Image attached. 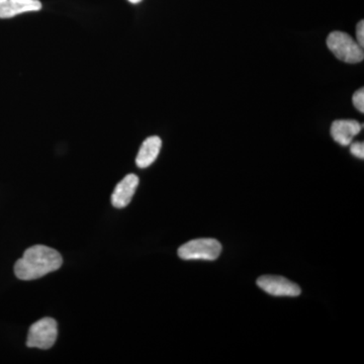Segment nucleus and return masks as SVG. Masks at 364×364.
Returning a JSON list of instances; mask_svg holds the SVG:
<instances>
[{
	"mask_svg": "<svg viewBox=\"0 0 364 364\" xmlns=\"http://www.w3.org/2000/svg\"><path fill=\"white\" fill-rule=\"evenodd\" d=\"M40 0H6L0 4V18H9L18 14L42 9Z\"/></svg>",
	"mask_w": 364,
	"mask_h": 364,
	"instance_id": "8",
	"label": "nucleus"
},
{
	"mask_svg": "<svg viewBox=\"0 0 364 364\" xmlns=\"http://www.w3.org/2000/svg\"><path fill=\"white\" fill-rule=\"evenodd\" d=\"M139 186V177L128 174L119 182L112 195V203L117 208H126L131 203Z\"/></svg>",
	"mask_w": 364,
	"mask_h": 364,
	"instance_id": "6",
	"label": "nucleus"
},
{
	"mask_svg": "<svg viewBox=\"0 0 364 364\" xmlns=\"http://www.w3.org/2000/svg\"><path fill=\"white\" fill-rule=\"evenodd\" d=\"M222 252L219 241L212 238L195 239L178 249V256L183 260H215Z\"/></svg>",
	"mask_w": 364,
	"mask_h": 364,
	"instance_id": "3",
	"label": "nucleus"
},
{
	"mask_svg": "<svg viewBox=\"0 0 364 364\" xmlns=\"http://www.w3.org/2000/svg\"><path fill=\"white\" fill-rule=\"evenodd\" d=\"M58 336V325L52 318H44L32 325L26 345L31 348L50 349Z\"/></svg>",
	"mask_w": 364,
	"mask_h": 364,
	"instance_id": "4",
	"label": "nucleus"
},
{
	"mask_svg": "<svg viewBox=\"0 0 364 364\" xmlns=\"http://www.w3.org/2000/svg\"><path fill=\"white\" fill-rule=\"evenodd\" d=\"M62 263L63 258L55 249L44 245L32 246L16 261L14 273L18 279H38L58 270Z\"/></svg>",
	"mask_w": 364,
	"mask_h": 364,
	"instance_id": "1",
	"label": "nucleus"
},
{
	"mask_svg": "<svg viewBox=\"0 0 364 364\" xmlns=\"http://www.w3.org/2000/svg\"><path fill=\"white\" fill-rule=\"evenodd\" d=\"M356 38H358V44L361 48L364 47V21H360L356 28Z\"/></svg>",
	"mask_w": 364,
	"mask_h": 364,
	"instance_id": "12",
	"label": "nucleus"
},
{
	"mask_svg": "<svg viewBox=\"0 0 364 364\" xmlns=\"http://www.w3.org/2000/svg\"><path fill=\"white\" fill-rule=\"evenodd\" d=\"M161 146V139L159 136H153L146 139L136 155V166L139 168H147L151 164H153L159 155Z\"/></svg>",
	"mask_w": 364,
	"mask_h": 364,
	"instance_id": "9",
	"label": "nucleus"
},
{
	"mask_svg": "<svg viewBox=\"0 0 364 364\" xmlns=\"http://www.w3.org/2000/svg\"><path fill=\"white\" fill-rule=\"evenodd\" d=\"M352 102H353L354 107L358 109V111L360 112H364V90L363 88H360L356 91L353 95V97H352Z\"/></svg>",
	"mask_w": 364,
	"mask_h": 364,
	"instance_id": "10",
	"label": "nucleus"
},
{
	"mask_svg": "<svg viewBox=\"0 0 364 364\" xmlns=\"http://www.w3.org/2000/svg\"><path fill=\"white\" fill-rule=\"evenodd\" d=\"M350 152L354 156L363 159L364 158V144L363 142H355L350 144Z\"/></svg>",
	"mask_w": 364,
	"mask_h": 364,
	"instance_id": "11",
	"label": "nucleus"
},
{
	"mask_svg": "<svg viewBox=\"0 0 364 364\" xmlns=\"http://www.w3.org/2000/svg\"><path fill=\"white\" fill-rule=\"evenodd\" d=\"M257 286L265 293L274 296H298L301 294V287L294 282L282 277L264 275L257 279Z\"/></svg>",
	"mask_w": 364,
	"mask_h": 364,
	"instance_id": "5",
	"label": "nucleus"
},
{
	"mask_svg": "<svg viewBox=\"0 0 364 364\" xmlns=\"http://www.w3.org/2000/svg\"><path fill=\"white\" fill-rule=\"evenodd\" d=\"M327 46L330 51L341 61L356 64L363 61V48L348 33L333 32L328 36Z\"/></svg>",
	"mask_w": 364,
	"mask_h": 364,
	"instance_id": "2",
	"label": "nucleus"
},
{
	"mask_svg": "<svg viewBox=\"0 0 364 364\" xmlns=\"http://www.w3.org/2000/svg\"><path fill=\"white\" fill-rule=\"evenodd\" d=\"M363 126L354 119H338L331 126V136L335 142L341 146H349L354 136L360 133Z\"/></svg>",
	"mask_w": 364,
	"mask_h": 364,
	"instance_id": "7",
	"label": "nucleus"
},
{
	"mask_svg": "<svg viewBox=\"0 0 364 364\" xmlns=\"http://www.w3.org/2000/svg\"><path fill=\"white\" fill-rule=\"evenodd\" d=\"M129 1L131 2V4H139V2L142 1V0H129Z\"/></svg>",
	"mask_w": 364,
	"mask_h": 364,
	"instance_id": "13",
	"label": "nucleus"
},
{
	"mask_svg": "<svg viewBox=\"0 0 364 364\" xmlns=\"http://www.w3.org/2000/svg\"><path fill=\"white\" fill-rule=\"evenodd\" d=\"M6 0H0V4H2V2H6Z\"/></svg>",
	"mask_w": 364,
	"mask_h": 364,
	"instance_id": "14",
	"label": "nucleus"
}]
</instances>
